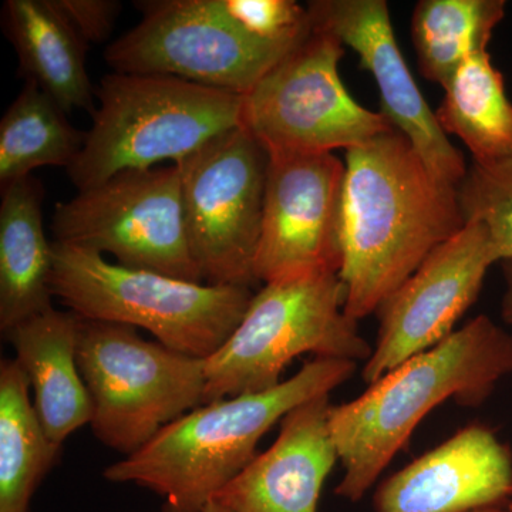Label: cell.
Wrapping results in <instances>:
<instances>
[{"label":"cell","mask_w":512,"mask_h":512,"mask_svg":"<svg viewBox=\"0 0 512 512\" xmlns=\"http://www.w3.org/2000/svg\"><path fill=\"white\" fill-rule=\"evenodd\" d=\"M15 359L0 362V512H29L62 447L43 430Z\"/></svg>","instance_id":"20"},{"label":"cell","mask_w":512,"mask_h":512,"mask_svg":"<svg viewBox=\"0 0 512 512\" xmlns=\"http://www.w3.org/2000/svg\"><path fill=\"white\" fill-rule=\"evenodd\" d=\"M511 375L512 333L481 315L352 402L330 407V434L345 471L336 495L362 500L427 414L450 399L481 406Z\"/></svg>","instance_id":"2"},{"label":"cell","mask_w":512,"mask_h":512,"mask_svg":"<svg viewBox=\"0 0 512 512\" xmlns=\"http://www.w3.org/2000/svg\"><path fill=\"white\" fill-rule=\"evenodd\" d=\"M340 217L345 313L359 322L466 225L456 185L392 128L346 151Z\"/></svg>","instance_id":"1"},{"label":"cell","mask_w":512,"mask_h":512,"mask_svg":"<svg viewBox=\"0 0 512 512\" xmlns=\"http://www.w3.org/2000/svg\"><path fill=\"white\" fill-rule=\"evenodd\" d=\"M457 190L464 220L485 225L501 262L512 261V161L473 163Z\"/></svg>","instance_id":"24"},{"label":"cell","mask_w":512,"mask_h":512,"mask_svg":"<svg viewBox=\"0 0 512 512\" xmlns=\"http://www.w3.org/2000/svg\"><path fill=\"white\" fill-rule=\"evenodd\" d=\"M508 508H511V510H512V501H511L510 505H508Z\"/></svg>","instance_id":"30"},{"label":"cell","mask_w":512,"mask_h":512,"mask_svg":"<svg viewBox=\"0 0 512 512\" xmlns=\"http://www.w3.org/2000/svg\"><path fill=\"white\" fill-rule=\"evenodd\" d=\"M437 120L447 136H456L473 154L474 163L512 161V103L503 74L488 52L467 60L447 84Z\"/></svg>","instance_id":"21"},{"label":"cell","mask_w":512,"mask_h":512,"mask_svg":"<svg viewBox=\"0 0 512 512\" xmlns=\"http://www.w3.org/2000/svg\"><path fill=\"white\" fill-rule=\"evenodd\" d=\"M201 512H231L227 510V508L222 507L221 504L215 503V501H211L207 507L204 508Z\"/></svg>","instance_id":"28"},{"label":"cell","mask_w":512,"mask_h":512,"mask_svg":"<svg viewBox=\"0 0 512 512\" xmlns=\"http://www.w3.org/2000/svg\"><path fill=\"white\" fill-rule=\"evenodd\" d=\"M313 32L332 35L359 56L380 93V113L410 141L431 173L458 187L468 167L451 144L436 111L414 82L402 55L384 0H315L309 2Z\"/></svg>","instance_id":"14"},{"label":"cell","mask_w":512,"mask_h":512,"mask_svg":"<svg viewBox=\"0 0 512 512\" xmlns=\"http://www.w3.org/2000/svg\"><path fill=\"white\" fill-rule=\"evenodd\" d=\"M471 512H512L511 508H507V510H504V508L501 507H491V508H484V510H477V511H471Z\"/></svg>","instance_id":"29"},{"label":"cell","mask_w":512,"mask_h":512,"mask_svg":"<svg viewBox=\"0 0 512 512\" xmlns=\"http://www.w3.org/2000/svg\"><path fill=\"white\" fill-rule=\"evenodd\" d=\"M66 111L32 80L0 121V187L30 177L42 167H72L84 134L69 123Z\"/></svg>","instance_id":"22"},{"label":"cell","mask_w":512,"mask_h":512,"mask_svg":"<svg viewBox=\"0 0 512 512\" xmlns=\"http://www.w3.org/2000/svg\"><path fill=\"white\" fill-rule=\"evenodd\" d=\"M512 497V456L488 427L473 424L427 451L375 494L376 512H471Z\"/></svg>","instance_id":"15"},{"label":"cell","mask_w":512,"mask_h":512,"mask_svg":"<svg viewBox=\"0 0 512 512\" xmlns=\"http://www.w3.org/2000/svg\"><path fill=\"white\" fill-rule=\"evenodd\" d=\"M84 42L101 43L113 32L121 5L116 0H53Z\"/></svg>","instance_id":"26"},{"label":"cell","mask_w":512,"mask_h":512,"mask_svg":"<svg viewBox=\"0 0 512 512\" xmlns=\"http://www.w3.org/2000/svg\"><path fill=\"white\" fill-rule=\"evenodd\" d=\"M504 0H421L412 19L420 72L446 89L471 57L488 52L505 16Z\"/></svg>","instance_id":"23"},{"label":"cell","mask_w":512,"mask_h":512,"mask_svg":"<svg viewBox=\"0 0 512 512\" xmlns=\"http://www.w3.org/2000/svg\"><path fill=\"white\" fill-rule=\"evenodd\" d=\"M345 46L313 32L244 96L242 127L272 154H326L363 146L394 128L357 103L342 79Z\"/></svg>","instance_id":"8"},{"label":"cell","mask_w":512,"mask_h":512,"mask_svg":"<svg viewBox=\"0 0 512 512\" xmlns=\"http://www.w3.org/2000/svg\"><path fill=\"white\" fill-rule=\"evenodd\" d=\"M77 362L94 436L126 457L205 402V359L143 339L131 326L82 318Z\"/></svg>","instance_id":"7"},{"label":"cell","mask_w":512,"mask_h":512,"mask_svg":"<svg viewBox=\"0 0 512 512\" xmlns=\"http://www.w3.org/2000/svg\"><path fill=\"white\" fill-rule=\"evenodd\" d=\"M356 365L315 357L274 389L202 404L103 476L153 491L164 501V512H201L258 456L256 446L276 423L301 404L330 396Z\"/></svg>","instance_id":"3"},{"label":"cell","mask_w":512,"mask_h":512,"mask_svg":"<svg viewBox=\"0 0 512 512\" xmlns=\"http://www.w3.org/2000/svg\"><path fill=\"white\" fill-rule=\"evenodd\" d=\"M82 151L67 170L84 191L127 170L183 163L242 126L244 96L160 74H107Z\"/></svg>","instance_id":"4"},{"label":"cell","mask_w":512,"mask_h":512,"mask_svg":"<svg viewBox=\"0 0 512 512\" xmlns=\"http://www.w3.org/2000/svg\"><path fill=\"white\" fill-rule=\"evenodd\" d=\"M345 171L333 153L269 156L254 261L258 284L339 275Z\"/></svg>","instance_id":"13"},{"label":"cell","mask_w":512,"mask_h":512,"mask_svg":"<svg viewBox=\"0 0 512 512\" xmlns=\"http://www.w3.org/2000/svg\"><path fill=\"white\" fill-rule=\"evenodd\" d=\"M505 292L501 302V316L504 322L512 325V261L503 262Z\"/></svg>","instance_id":"27"},{"label":"cell","mask_w":512,"mask_h":512,"mask_svg":"<svg viewBox=\"0 0 512 512\" xmlns=\"http://www.w3.org/2000/svg\"><path fill=\"white\" fill-rule=\"evenodd\" d=\"M497 262L500 252L481 222H466L434 249L377 309L379 332L363 366V382L375 383L447 339L477 301L485 276Z\"/></svg>","instance_id":"12"},{"label":"cell","mask_w":512,"mask_h":512,"mask_svg":"<svg viewBox=\"0 0 512 512\" xmlns=\"http://www.w3.org/2000/svg\"><path fill=\"white\" fill-rule=\"evenodd\" d=\"M329 396L286 414L271 447L258 454L212 501L231 512H318L320 493L338 463Z\"/></svg>","instance_id":"16"},{"label":"cell","mask_w":512,"mask_h":512,"mask_svg":"<svg viewBox=\"0 0 512 512\" xmlns=\"http://www.w3.org/2000/svg\"><path fill=\"white\" fill-rule=\"evenodd\" d=\"M82 318L53 308L6 333L35 394V410L56 446L92 423L93 402L77 362Z\"/></svg>","instance_id":"17"},{"label":"cell","mask_w":512,"mask_h":512,"mask_svg":"<svg viewBox=\"0 0 512 512\" xmlns=\"http://www.w3.org/2000/svg\"><path fill=\"white\" fill-rule=\"evenodd\" d=\"M52 291L80 318L146 329L167 348L200 359L227 342L254 298L248 286L126 268L99 252L56 241Z\"/></svg>","instance_id":"5"},{"label":"cell","mask_w":512,"mask_h":512,"mask_svg":"<svg viewBox=\"0 0 512 512\" xmlns=\"http://www.w3.org/2000/svg\"><path fill=\"white\" fill-rule=\"evenodd\" d=\"M222 16L268 45L296 47L312 35L308 8L295 0H214Z\"/></svg>","instance_id":"25"},{"label":"cell","mask_w":512,"mask_h":512,"mask_svg":"<svg viewBox=\"0 0 512 512\" xmlns=\"http://www.w3.org/2000/svg\"><path fill=\"white\" fill-rule=\"evenodd\" d=\"M43 188L33 177L2 188L0 329L3 335L53 309V241L43 222Z\"/></svg>","instance_id":"18"},{"label":"cell","mask_w":512,"mask_h":512,"mask_svg":"<svg viewBox=\"0 0 512 512\" xmlns=\"http://www.w3.org/2000/svg\"><path fill=\"white\" fill-rule=\"evenodd\" d=\"M373 349L345 313L338 274L266 284L254 293L227 342L205 359V403L266 392L281 384L293 359L367 362Z\"/></svg>","instance_id":"6"},{"label":"cell","mask_w":512,"mask_h":512,"mask_svg":"<svg viewBox=\"0 0 512 512\" xmlns=\"http://www.w3.org/2000/svg\"><path fill=\"white\" fill-rule=\"evenodd\" d=\"M140 23L107 46L117 73L160 74L245 96L296 47L268 45L221 15L214 0L137 2Z\"/></svg>","instance_id":"11"},{"label":"cell","mask_w":512,"mask_h":512,"mask_svg":"<svg viewBox=\"0 0 512 512\" xmlns=\"http://www.w3.org/2000/svg\"><path fill=\"white\" fill-rule=\"evenodd\" d=\"M268 164V151L242 126L177 164L185 232L205 284H258L254 261Z\"/></svg>","instance_id":"10"},{"label":"cell","mask_w":512,"mask_h":512,"mask_svg":"<svg viewBox=\"0 0 512 512\" xmlns=\"http://www.w3.org/2000/svg\"><path fill=\"white\" fill-rule=\"evenodd\" d=\"M53 241L109 254L117 264L204 282L184 225L177 164L127 170L59 202Z\"/></svg>","instance_id":"9"},{"label":"cell","mask_w":512,"mask_h":512,"mask_svg":"<svg viewBox=\"0 0 512 512\" xmlns=\"http://www.w3.org/2000/svg\"><path fill=\"white\" fill-rule=\"evenodd\" d=\"M3 26L26 80L35 82L66 113H94L87 43L53 0H8L3 6Z\"/></svg>","instance_id":"19"}]
</instances>
